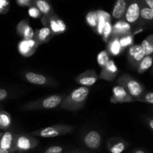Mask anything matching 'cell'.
Listing matches in <instances>:
<instances>
[{"mask_svg":"<svg viewBox=\"0 0 153 153\" xmlns=\"http://www.w3.org/2000/svg\"><path fill=\"white\" fill-rule=\"evenodd\" d=\"M91 89L89 87L81 86L73 90L64 98L61 104V108L67 111H76L84 107L89 96Z\"/></svg>","mask_w":153,"mask_h":153,"instance_id":"6da1fadb","label":"cell"},{"mask_svg":"<svg viewBox=\"0 0 153 153\" xmlns=\"http://www.w3.org/2000/svg\"><path fill=\"white\" fill-rule=\"evenodd\" d=\"M64 98V96L62 95L54 94V95L49 96V97L26 103L21 107V109L23 111H34L55 108L61 105Z\"/></svg>","mask_w":153,"mask_h":153,"instance_id":"7a4b0ae2","label":"cell"},{"mask_svg":"<svg viewBox=\"0 0 153 153\" xmlns=\"http://www.w3.org/2000/svg\"><path fill=\"white\" fill-rule=\"evenodd\" d=\"M117 82L118 85L123 87L134 99V100L144 93L145 89L143 85L140 82L131 77L129 74H123L118 78Z\"/></svg>","mask_w":153,"mask_h":153,"instance_id":"3957f363","label":"cell"},{"mask_svg":"<svg viewBox=\"0 0 153 153\" xmlns=\"http://www.w3.org/2000/svg\"><path fill=\"white\" fill-rule=\"evenodd\" d=\"M74 130V126L65 124H58V125L48 126L41 129L36 130L31 133V135L37 137H44V138H52L58 136L69 134Z\"/></svg>","mask_w":153,"mask_h":153,"instance_id":"277c9868","label":"cell"},{"mask_svg":"<svg viewBox=\"0 0 153 153\" xmlns=\"http://www.w3.org/2000/svg\"><path fill=\"white\" fill-rule=\"evenodd\" d=\"M38 144L37 139L25 134H16L14 147L16 152H26L34 149Z\"/></svg>","mask_w":153,"mask_h":153,"instance_id":"5b68a950","label":"cell"},{"mask_svg":"<svg viewBox=\"0 0 153 153\" xmlns=\"http://www.w3.org/2000/svg\"><path fill=\"white\" fill-rule=\"evenodd\" d=\"M141 0H130L123 19L131 25H135L140 19Z\"/></svg>","mask_w":153,"mask_h":153,"instance_id":"8992f818","label":"cell"},{"mask_svg":"<svg viewBox=\"0 0 153 153\" xmlns=\"http://www.w3.org/2000/svg\"><path fill=\"white\" fill-rule=\"evenodd\" d=\"M85 146L91 150H97L102 144V136L97 130H90L82 139Z\"/></svg>","mask_w":153,"mask_h":153,"instance_id":"52a82bcc","label":"cell"},{"mask_svg":"<svg viewBox=\"0 0 153 153\" xmlns=\"http://www.w3.org/2000/svg\"><path fill=\"white\" fill-rule=\"evenodd\" d=\"M134 99L129 94V93L121 85H117L112 89V96L111 98V103H124L134 102Z\"/></svg>","mask_w":153,"mask_h":153,"instance_id":"ba28073f","label":"cell"},{"mask_svg":"<svg viewBox=\"0 0 153 153\" xmlns=\"http://www.w3.org/2000/svg\"><path fill=\"white\" fill-rule=\"evenodd\" d=\"M145 56L146 53L141 45H132L128 49V60L133 68L137 69L140 61Z\"/></svg>","mask_w":153,"mask_h":153,"instance_id":"9c48e42d","label":"cell"},{"mask_svg":"<svg viewBox=\"0 0 153 153\" xmlns=\"http://www.w3.org/2000/svg\"><path fill=\"white\" fill-rule=\"evenodd\" d=\"M34 5L41 12L43 15L41 19L44 26H48L49 19L55 13L49 0H34Z\"/></svg>","mask_w":153,"mask_h":153,"instance_id":"30bf717a","label":"cell"},{"mask_svg":"<svg viewBox=\"0 0 153 153\" xmlns=\"http://www.w3.org/2000/svg\"><path fill=\"white\" fill-rule=\"evenodd\" d=\"M39 46L40 45L34 38L22 39L18 44V51L21 55L27 58L34 55Z\"/></svg>","mask_w":153,"mask_h":153,"instance_id":"8fae6325","label":"cell"},{"mask_svg":"<svg viewBox=\"0 0 153 153\" xmlns=\"http://www.w3.org/2000/svg\"><path fill=\"white\" fill-rule=\"evenodd\" d=\"M118 74V67L115 64L114 61L109 60L104 67L102 68L99 78L103 80L113 82Z\"/></svg>","mask_w":153,"mask_h":153,"instance_id":"7c38bea8","label":"cell"},{"mask_svg":"<svg viewBox=\"0 0 153 153\" xmlns=\"http://www.w3.org/2000/svg\"><path fill=\"white\" fill-rule=\"evenodd\" d=\"M99 76L97 74V73L94 70H89L78 75L75 80L79 85L82 86L91 87L97 82Z\"/></svg>","mask_w":153,"mask_h":153,"instance_id":"4fadbf2b","label":"cell"},{"mask_svg":"<svg viewBox=\"0 0 153 153\" xmlns=\"http://www.w3.org/2000/svg\"><path fill=\"white\" fill-rule=\"evenodd\" d=\"M131 33V25L124 19H120L113 25V31L111 37H120Z\"/></svg>","mask_w":153,"mask_h":153,"instance_id":"5bb4252c","label":"cell"},{"mask_svg":"<svg viewBox=\"0 0 153 153\" xmlns=\"http://www.w3.org/2000/svg\"><path fill=\"white\" fill-rule=\"evenodd\" d=\"M49 27L52 31V34H63L67 30V25L65 22L55 13L49 19Z\"/></svg>","mask_w":153,"mask_h":153,"instance_id":"9a60e30c","label":"cell"},{"mask_svg":"<svg viewBox=\"0 0 153 153\" xmlns=\"http://www.w3.org/2000/svg\"><path fill=\"white\" fill-rule=\"evenodd\" d=\"M130 0H116L112 9L111 16L116 19H123Z\"/></svg>","mask_w":153,"mask_h":153,"instance_id":"2e32d148","label":"cell"},{"mask_svg":"<svg viewBox=\"0 0 153 153\" xmlns=\"http://www.w3.org/2000/svg\"><path fill=\"white\" fill-rule=\"evenodd\" d=\"M15 137H16V134H14L11 131H4L0 137V146L7 150L16 152L14 147Z\"/></svg>","mask_w":153,"mask_h":153,"instance_id":"e0dca14e","label":"cell"},{"mask_svg":"<svg viewBox=\"0 0 153 153\" xmlns=\"http://www.w3.org/2000/svg\"><path fill=\"white\" fill-rule=\"evenodd\" d=\"M128 146L126 141L120 138H111L108 142V149L110 153H123Z\"/></svg>","mask_w":153,"mask_h":153,"instance_id":"ac0fdd59","label":"cell"},{"mask_svg":"<svg viewBox=\"0 0 153 153\" xmlns=\"http://www.w3.org/2000/svg\"><path fill=\"white\" fill-rule=\"evenodd\" d=\"M24 77L27 82L33 85H46L49 83V79L46 76L34 72H26L24 74Z\"/></svg>","mask_w":153,"mask_h":153,"instance_id":"d6986e66","label":"cell"},{"mask_svg":"<svg viewBox=\"0 0 153 153\" xmlns=\"http://www.w3.org/2000/svg\"><path fill=\"white\" fill-rule=\"evenodd\" d=\"M52 35V32L49 26H44L36 31L34 39L39 45H41L49 41Z\"/></svg>","mask_w":153,"mask_h":153,"instance_id":"ffe728a7","label":"cell"},{"mask_svg":"<svg viewBox=\"0 0 153 153\" xmlns=\"http://www.w3.org/2000/svg\"><path fill=\"white\" fill-rule=\"evenodd\" d=\"M97 13H98V24L96 28V31L100 35H102L103 29L105 28V25L107 21H111V16L103 10H97Z\"/></svg>","mask_w":153,"mask_h":153,"instance_id":"44dd1931","label":"cell"},{"mask_svg":"<svg viewBox=\"0 0 153 153\" xmlns=\"http://www.w3.org/2000/svg\"><path fill=\"white\" fill-rule=\"evenodd\" d=\"M123 48L120 43L119 37H111L108 42V52L114 56H117L121 53Z\"/></svg>","mask_w":153,"mask_h":153,"instance_id":"7402d4cb","label":"cell"},{"mask_svg":"<svg viewBox=\"0 0 153 153\" xmlns=\"http://www.w3.org/2000/svg\"><path fill=\"white\" fill-rule=\"evenodd\" d=\"M152 64H153V57L151 55H146V56L143 58V60L140 61L138 67H137V72H138V73L142 74V73L147 71V70L152 67Z\"/></svg>","mask_w":153,"mask_h":153,"instance_id":"603a6c76","label":"cell"},{"mask_svg":"<svg viewBox=\"0 0 153 153\" xmlns=\"http://www.w3.org/2000/svg\"><path fill=\"white\" fill-rule=\"evenodd\" d=\"M11 125V117L7 112L0 111V129H7Z\"/></svg>","mask_w":153,"mask_h":153,"instance_id":"cb8c5ba5","label":"cell"},{"mask_svg":"<svg viewBox=\"0 0 153 153\" xmlns=\"http://www.w3.org/2000/svg\"><path fill=\"white\" fill-rule=\"evenodd\" d=\"M98 13L97 10H91L87 13L85 16L87 24L93 28H97L98 24Z\"/></svg>","mask_w":153,"mask_h":153,"instance_id":"d4e9b609","label":"cell"},{"mask_svg":"<svg viewBox=\"0 0 153 153\" xmlns=\"http://www.w3.org/2000/svg\"><path fill=\"white\" fill-rule=\"evenodd\" d=\"M140 45L144 49L146 55H152L153 53V34H150L146 37Z\"/></svg>","mask_w":153,"mask_h":153,"instance_id":"484cf974","label":"cell"},{"mask_svg":"<svg viewBox=\"0 0 153 153\" xmlns=\"http://www.w3.org/2000/svg\"><path fill=\"white\" fill-rule=\"evenodd\" d=\"M140 19L146 21L153 20V9L145 5L141 2L140 9Z\"/></svg>","mask_w":153,"mask_h":153,"instance_id":"4316f807","label":"cell"},{"mask_svg":"<svg viewBox=\"0 0 153 153\" xmlns=\"http://www.w3.org/2000/svg\"><path fill=\"white\" fill-rule=\"evenodd\" d=\"M119 40L123 49H125L128 46H132L133 43H134V35L131 33V34L122 36V37H119Z\"/></svg>","mask_w":153,"mask_h":153,"instance_id":"83f0119b","label":"cell"},{"mask_svg":"<svg viewBox=\"0 0 153 153\" xmlns=\"http://www.w3.org/2000/svg\"><path fill=\"white\" fill-rule=\"evenodd\" d=\"M108 53L109 52H108V50H103L101 51L97 55V62H98V64L101 68L104 67L108 63V61L110 60Z\"/></svg>","mask_w":153,"mask_h":153,"instance_id":"f1b7e54d","label":"cell"},{"mask_svg":"<svg viewBox=\"0 0 153 153\" xmlns=\"http://www.w3.org/2000/svg\"><path fill=\"white\" fill-rule=\"evenodd\" d=\"M112 31H113V25H112L111 21H107L105 25V28L103 29L102 32V39L105 42H108L110 40L112 34Z\"/></svg>","mask_w":153,"mask_h":153,"instance_id":"f546056e","label":"cell"},{"mask_svg":"<svg viewBox=\"0 0 153 153\" xmlns=\"http://www.w3.org/2000/svg\"><path fill=\"white\" fill-rule=\"evenodd\" d=\"M136 101L143 102L153 105V92H148L146 94L143 93L140 97L136 99Z\"/></svg>","mask_w":153,"mask_h":153,"instance_id":"4dcf8cb0","label":"cell"},{"mask_svg":"<svg viewBox=\"0 0 153 153\" xmlns=\"http://www.w3.org/2000/svg\"><path fill=\"white\" fill-rule=\"evenodd\" d=\"M34 34H35V33H34L33 28L30 26L29 24H28L27 26L25 27V29H24L21 37L23 39H26V40H28V39H33L34 37Z\"/></svg>","mask_w":153,"mask_h":153,"instance_id":"1f68e13d","label":"cell"},{"mask_svg":"<svg viewBox=\"0 0 153 153\" xmlns=\"http://www.w3.org/2000/svg\"><path fill=\"white\" fill-rule=\"evenodd\" d=\"M28 15H29L31 18H34V19L40 18V16L42 17V16H43L41 12L40 11V10H39L35 5L30 6L29 8H28Z\"/></svg>","mask_w":153,"mask_h":153,"instance_id":"d6a6232c","label":"cell"},{"mask_svg":"<svg viewBox=\"0 0 153 153\" xmlns=\"http://www.w3.org/2000/svg\"><path fill=\"white\" fill-rule=\"evenodd\" d=\"M64 149L63 146L55 145L48 147L43 153H64Z\"/></svg>","mask_w":153,"mask_h":153,"instance_id":"836d02e7","label":"cell"},{"mask_svg":"<svg viewBox=\"0 0 153 153\" xmlns=\"http://www.w3.org/2000/svg\"><path fill=\"white\" fill-rule=\"evenodd\" d=\"M28 24V22L26 19H23V20L20 21V22L18 23L17 26H16V32L19 34V36H22V32H23L24 29L25 28V27L27 26V25Z\"/></svg>","mask_w":153,"mask_h":153,"instance_id":"e575fe53","label":"cell"},{"mask_svg":"<svg viewBox=\"0 0 153 153\" xmlns=\"http://www.w3.org/2000/svg\"><path fill=\"white\" fill-rule=\"evenodd\" d=\"M9 10L8 0H0V13H5Z\"/></svg>","mask_w":153,"mask_h":153,"instance_id":"d590c367","label":"cell"},{"mask_svg":"<svg viewBox=\"0 0 153 153\" xmlns=\"http://www.w3.org/2000/svg\"><path fill=\"white\" fill-rule=\"evenodd\" d=\"M16 3L22 7H30L34 5V0H16Z\"/></svg>","mask_w":153,"mask_h":153,"instance_id":"8d00e7d4","label":"cell"},{"mask_svg":"<svg viewBox=\"0 0 153 153\" xmlns=\"http://www.w3.org/2000/svg\"><path fill=\"white\" fill-rule=\"evenodd\" d=\"M7 97H8V92L7 90L0 88V102L4 101L7 98Z\"/></svg>","mask_w":153,"mask_h":153,"instance_id":"74e56055","label":"cell"},{"mask_svg":"<svg viewBox=\"0 0 153 153\" xmlns=\"http://www.w3.org/2000/svg\"><path fill=\"white\" fill-rule=\"evenodd\" d=\"M0 153H14L10 150H7V149H4L1 146H0Z\"/></svg>","mask_w":153,"mask_h":153,"instance_id":"f35d334b","label":"cell"},{"mask_svg":"<svg viewBox=\"0 0 153 153\" xmlns=\"http://www.w3.org/2000/svg\"><path fill=\"white\" fill-rule=\"evenodd\" d=\"M132 153H147V152H146L145 150H143V149H135V150L133 151Z\"/></svg>","mask_w":153,"mask_h":153,"instance_id":"ab89813d","label":"cell"},{"mask_svg":"<svg viewBox=\"0 0 153 153\" xmlns=\"http://www.w3.org/2000/svg\"><path fill=\"white\" fill-rule=\"evenodd\" d=\"M149 127H150V128H152V130H153V119L149 120Z\"/></svg>","mask_w":153,"mask_h":153,"instance_id":"60d3db41","label":"cell"},{"mask_svg":"<svg viewBox=\"0 0 153 153\" xmlns=\"http://www.w3.org/2000/svg\"><path fill=\"white\" fill-rule=\"evenodd\" d=\"M70 153H87V152H82V151H76V152H70Z\"/></svg>","mask_w":153,"mask_h":153,"instance_id":"b9f144b4","label":"cell"},{"mask_svg":"<svg viewBox=\"0 0 153 153\" xmlns=\"http://www.w3.org/2000/svg\"><path fill=\"white\" fill-rule=\"evenodd\" d=\"M1 134H2V133H1V131H0V137H1Z\"/></svg>","mask_w":153,"mask_h":153,"instance_id":"7bdbcfd3","label":"cell"}]
</instances>
